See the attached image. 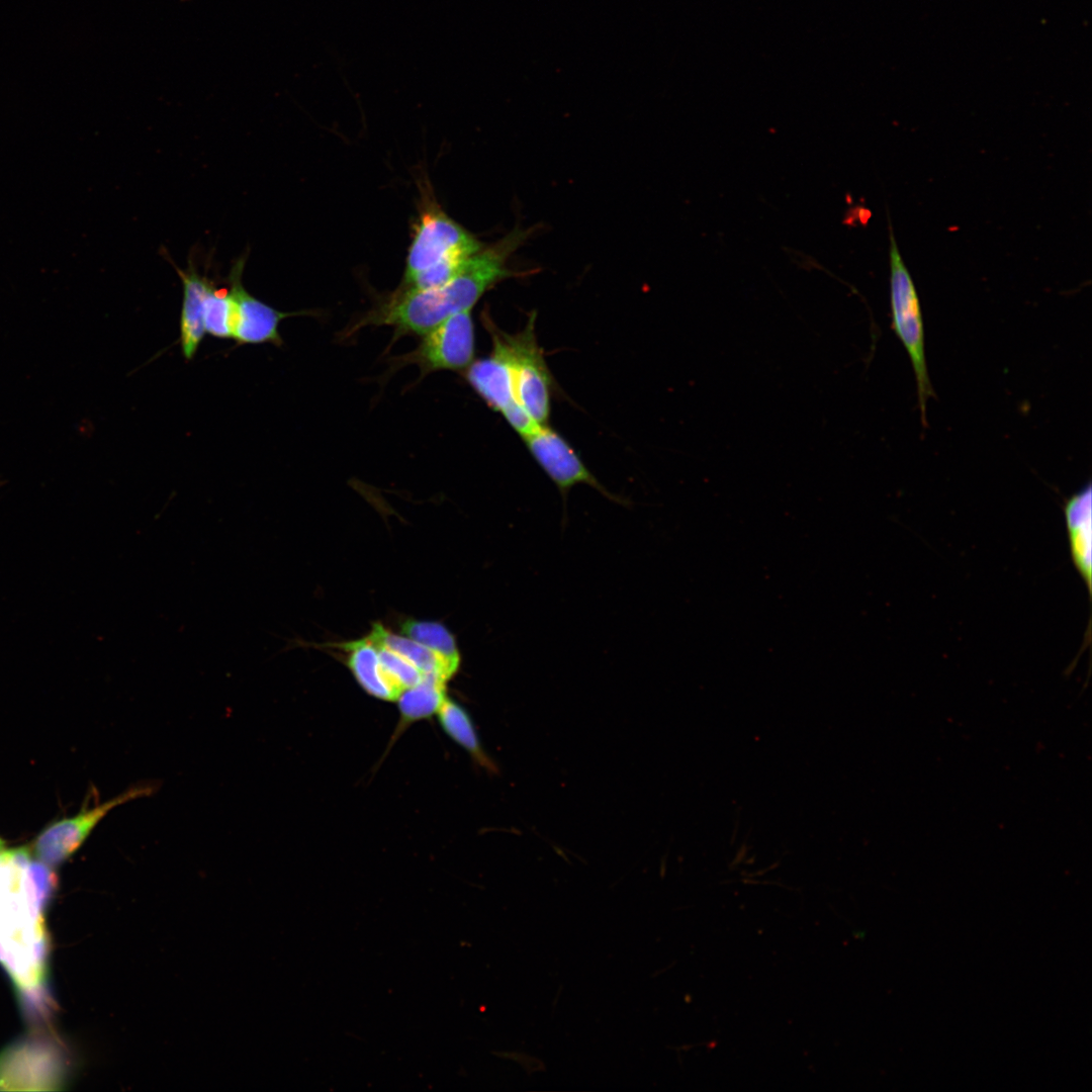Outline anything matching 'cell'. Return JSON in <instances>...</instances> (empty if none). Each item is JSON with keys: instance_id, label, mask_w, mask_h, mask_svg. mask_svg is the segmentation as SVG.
Returning a JSON list of instances; mask_svg holds the SVG:
<instances>
[{"instance_id": "6da1fadb", "label": "cell", "mask_w": 1092, "mask_h": 1092, "mask_svg": "<svg viewBox=\"0 0 1092 1092\" xmlns=\"http://www.w3.org/2000/svg\"><path fill=\"white\" fill-rule=\"evenodd\" d=\"M57 884L28 845L0 851V964L23 1001L41 1002L48 974L44 909Z\"/></svg>"}, {"instance_id": "7a4b0ae2", "label": "cell", "mask_w": 1092, "mask_h": 1092, "mask_svg": "<svg viewBox=\"0 0 1092 1092\" xmlns=\"http://www.w3.org/2000/svg\"><path fill=\"white\" fill-rule=\"evenodd\" d=\"M533 230L514 228L467 259L458 273L441 286L423 290L398 288L353 325L349 335L366 326H389L394 331L393 341L406 335L422 337L450 316L471 310L487 290L517 275L509 268V259Z\"/></svg>"}, {"instance_id": "3957f363", "label": "cell", "mask_w": 1092, "mask_h": 1092, "mask_svg": "<svg viewBox=\"0 0 1092 1092\" xmlns=\"http://www.w3.org/2000/svg\"><path fill=\"white\" fill-rule=\"evenodd\" d=\"M420 186V209L413 225L400 289L441 286L483 248L474 235L444 211L428 182Z\"/></svg>"}, {"instance_id": "277c9868", "label": "cell", "mask_w": 1092, "mask_h": 1092, "mask_svg": "<svg viewBox=\"0 0 1092 1092\" xmlns=\"http://www.w3.org/2000/svg\"><path fill=\"white\" fill-rule=\"evenodd\" d=\"M890 288L892 328L910 358L916 381L921 422L926 425V405L934 396L925 357L924 325L919 297L890 228Z\"/></svg>"}, {"instance_id": "5b68a950", "label": "cell", "mask_w": 1092, "mask_h": 1092, "mask_svg": "<svg viewBox=\"0 0 1092 1092\" xmlns=\"http://www.w3.org/2000/svg\"><path fill=\"white\" fill-rule=\"evenodd\" d=\"M535 313L529 316L525 329L509 335L496 328L508 355L512 373L515 401L538 425H547L550 414L551 375L535 335Z\"/></svg>"}, {"instance_id": "8992f818", "label": "cell", "mask_w": 1092, "mask_h": 1092, "mask_svg": "<svg viewBox=\"0 0 1092 1092\" xmlns=\"http://www.w3.org/2000/svg\"><path fill=\"white\" fill-rule=\"evenodd\" d=\"M154 784L132 786L117 796L94 806L83 807L71 817L54 821L43 828L32 841V855L55 868L71 857L88 839L97 825L114 808L125 803L152 796Z\"/></svg>"}, {"instance_id": "52a82bcc", "label": "cell", "mask_w": 1092, "mask_h": 1092, "mask_svg": "<svg viewBox=\"0 0 1092 1092\" xmlns=\"http://www.w3.org/2000/svg\"><path fill=\"white\" fill-rule=\"evenodd\" d=\"M400 360L419 366L422 375L466 370L474 361L471 310L458 312L423 335L418 347Z\"/></svg>"}, {"instance_id": "ba28073f", "label": "cell", "mask_w": 1092, "mask_h": 1092, "mask_svg": "<svg viewBox=\"0 0 1092 1092\" xmlns=\"http://www.w3.org/2000/svg\"><path fill=\"white\" fill-rule=\"evenodd\" d=\"M523 439L534 459L558 487L564 503L572 486L584 483L616 504H628L624 498L610 492L587 469L563 437L547 425L538 426Z\"/></svg>"}, {"instance_id": "9c48e42d", "label": "cell", "mask_w": 1092, "mask_h": 1092, "mask_svg": "<svg viewBox=\"0 0 1092 1092\" xmlns=\"http://www.w3.org/2000/svg\"><path fill=\"white\" fill-rule=\"evenodd\" d=\"M247 257L246 252L236 259L226 278L234 300L233 339L237 346L270 343L280 347L283 344L278 330L281 321L308 311H280L253 296L242 280Z\"/></svg>"}, {"instance_id": "30bf717a", "label": "cell", "mask_w": 1092, "mask_h": 1092, "mask_svg": "<svg viewBox=\"0 0 1092 1092\" xmlns=\"http://www.w3.org/2000/svg\"><path fill=\"white\" fill-rule=\"evenodd\" d=\"M58 1049L40 1038L23 1039L0 1055V1089H42L62 1083ZM52 1089V1088H51Z\"/></svg>"}, {"instance_id": "8fae6325", "label": "cell", "mask_w": 1092, "mask_h": 1092, "mask_svg": "<svg viewBox=\"0 0 1092 1092\" xmlns=\"http://www.w3.org/2000/svg\"><path fill=\"white\" fill-rule=\"evenodd\" d=\"M482 318L491 336L492 351L487 357L472 362L466 369V380L487 405L503 414L512 404L517 403L514 396L512 367L497 336L496 327L487 314H483Z\"/></svg>"}, {"instance_id": "7c38bea8", "label": "cell", "mask_w": 1092, "mask_h": 1092, "mask_svg": "<svg viewBox=\"0 0 1092 1092\" xmlns=\"http://www.w3.org/2000/svg\"><path fill=\"white\" fill-rule=\"evenodd\" d=\"M1071 560L1092 598V486L1071 495L1063 508Z\"/></svg>"}, {"instance_id": "4fadbf2b", "label": "cell", "mask_w": 1092, "mask_h": 1092, "mask_svg": "<svg viewBox=\"0 0 1092 1092\" xmlns=\"http://www.w3.org/2000/svg\"><path fill=\"white\" fill-rule=\"evenodd\" d=\"M172 263L183 286V300L180 313L179 344L186 360H191L204 337L203 304L206 293L213 282L207 274L199 273L195 263L190 259L188 267L181 269L171 258Z\"/></svg>"}, {"instance_id": "5bb4252c", "label": "cell", "mask_w": 1092, "mask_h": 1092, "mask_svg": "<svg viewBox=\"0 0 1092 1092\" xmlns=\"http://www.w3.org/2000/svg\"><path fill=\"white\" fill-rule=\"evenodd\" d=\"M347 654V664L359 685L371 696L396 701L401 692L382 668L375 644L367 636L339 644Z\"/></svg>"}, {"instance_id": "9a60e30c", "label": "cell", "mask_w": 1092, "mask_h": 1092, "mask_svg": "<svg viewBox=\"0 0 1092 1092\" xmlns=\"http://www.w3.org/2000/svg\"><path fill=\"white\" fill-rule=\"evenodd\" d=\"M368 636L406 658L423 675H436L446 681L458 670L430 648L404 635L394 634L381 624H373Z\"/></svg>"}, {"instance_id": "2e32d148", "label": "cell", "mask_w": 1092, "mask_h": 1092, "mask_svg": "<svg viewBox=\"0 0 1092 1092\" xmlns=\"http://www.w3.org/2000/svg\"><path fill=\"white\" fill-rule=\"evenodd\" d=\"M445 680L436 675H424L417 685L401 692L398 709L404 721H417L437 714L445 695Z\"/></svg>"}, {"instance_id": "e0dca14e", "label": "cell", "mask_w": 1092, "mask_h": 1092, "mask_svg": "<svg viewBox=\"0 0 1092 1092\" xmlns=\"http://www.w3.org/2000/svg\"><path fill=\"white\" fill-rule=\"evenodd\" d=\"M437 714L442 728L456 743L466 749L480 764L494 769L491 760L481 748L469 715L461 706L446 698Z\"/></svg>"}, {"instance_id": "ac0fdd59", "label": "cell", "mask_w": 1092, "mask_h": 1092, "mask_svg": "<svg viewBox=\"0 0 1092 1092\" xmlns=\"http://www.w3.org/2000/svg\"><path fill=\"white\" fill-rule=\"evenodd\" d=\"M401 633L430 648L459 668L460 653L456 641L454 636L442 624L407 620L401 626Z\"/></svg>"}, {"instance_id": "d6986e66", "label": "cell", "mask_w": 1092, "mask_h": 1092, "mask_svg": "<svg viewBox=\"0 0 1092 1092\" xmlns=\"http://www.w3.org/2000/svg\"><path fill=\"white\" fill-rule=\"evenodd\" d=\"M234 300L229 287L213 281L203 304L205 333L219 339H233Z\"/></svg>"}, {"instance_id": "ffe728a7", "label": "cell", "mask_w": 1092, "mask_h": 1092, "mask_svg": "<svg viewBox=\"0 0 1092 1092\" xmlns=\"http://www.w3.org/2000/svg\"><path fill=\"white\" fill-rule=\"evenodd\" d=\"M371 641L376 646L382 668L400 692L422 680L423 673L411 661L388 647Z\"/></svg>"}, {"instance_id": "44dd1931", "label": "cell", "mask_w": 1092, "mask_h": 1092, "mask_svg": "<svg viewBox=\"0 0 1092 1092\" xmlns=\"http://www.w3.org/2000/svg\"><path fill=\"white\" fill-rule=\"evenodd\" d=\"M7 841L0 836V851L6 848Z\"/></svg>"}, {"instance_id": "7402d4cb", "label": "cell", "mask_w": 1092, "mask_h": 1092, "mask_svg": "<svg viewBox=\"0 0 1092 1092\" xmlns=\"http://www.w3.org/2000/svg\"><path fill=\"white\" fill-rule=\"evenodd\" d=\"M181 1H186V0H181Z\"/></svg>"}]
</instances>
